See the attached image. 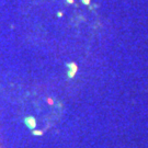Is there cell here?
<instances>
[{
	"label": "cell",
	"instance_id": "obj_1",
	"mask_svg": "<svg viewBox=\"0 0 148 148\" xmlns=\"http://www.w3.org/2000/svg\"><path fill=\"white\" fill-rule=\"evenodd\" d=\"M84 2H85L86 5H88L89 3V0H84Z\"/></svg>",
	"mask_w": 148,
	"mask_h": 148
}]
</instances>
